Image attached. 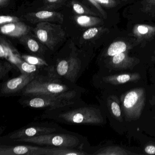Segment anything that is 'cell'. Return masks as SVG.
Instances as JSON below:
<instances>
[{"mask_svg": "<svg viewBox=\"0 0 155 155\" xmlns=\"http://www.w3.org/2000/svg\"><path fill=\"white\" fill-rule=\"evenodd\" d=\"M49 120L69 125H100L105 122L101 108L81 98L71 103L46 110L34 120Z\"/></svg>", "mask_w": 155, "mask_h": 155, "instance_id": "obj_1", "label": "cell"}, {"mask_svg": "<svg viewBox=\"0 0 155 155\" xmlns=\"http://www.w3.org/2000/svg\"><path fill=\"white\" fill-rule=\"evenodd\" d=\"M86 91V89L77 83L47 75L36 77L21 92L20 97L28 95H82Z\"/></svg>", "mask_w": 155, "mask_h": 155, "instance_id": "obj_2", "label": "cell"}, {"mask_svg": "<svg viewBox=\"0 0 155 155\" xmlns=\"http://www.w3.org/2000/svg\"><path fill=\"white\" fill-rule=\"evenodd\" d=\"M20 143L73 149L84 150L87 152L90 147L87 137L66 129L47 135L16 140L6 144Z\"/></svg>", "mask_w": 155, "mask_h": 155, "instance_id": "obj_3", "label": "cell"}, {"mask_svg": "<svg viewBox=\"0 0 155 155\" xmlns=\"http://www.w3.org/2000/svg\"><path fill=\"white\" fill-rule=\"evenodd\" d=\"M86 58L74 51L65 57H59L52 61L50 67L51 76L77 83L87 68Z\"/></svg>", "mask_w": 155, "mask_h": 155, "instance_id": "obj_4", "label": "cell"}, {"mask_svg": "<svg viewBox=\"0 0 155 155\" xmlns=\"http://www.w3.org/2000/svg\"><path fill=\"white\" fill-rule=\"evenodd\" d=\"M88 155L84 150L37 146L31 144L0 143V155Z\"/></svg>", "mask_w": 155, "mask_h": 155, "instance_id": "obj_5", "label": "cell"}, {"mask_svg": "<svg viewBox=\"0 0 155 155\" xmlns=\"http://www.w3.org/2000/svg\"><path fill=\"white\" fill-rule=\"evenodd\" d=\"M64 130L65 129L60 126L58 123L52 120H34L21 128L1 137L0 143L7 144L16 140L47 135Z\"/></svg>", "mask_w": 155, "mask_h": 155, "instance_id": "obj_6", "label": "cell"}, {"mask_svg": "<svg viewBox=\"0 0 155 155\" xmlns=\"http://www.w3.org/2000/svg\"><path fill=\"white\" fill-rule=\"evenodd\" d=\"M82 95H35L22 96L18 102L24 107L35 109L55 108L81 98Z\"/></svg>", "mask_w": 155, "mask_h": 155, "instance_id": "obj_7", "label": "cell"}, {"mask_svg": "<svg viewBox=\"0 0 155 155\" xmlns=\"http://www.w3.org/2000/svg\"><path fill=\"white\" fill-rule=\"evenodd\" d=\"M146 91L144 88L133 89L120 97L121 107L125 117L137 120L141 116L146 102Z\"/></svg>", "mask_w": 155, "mask_h": 155, "instance_id": "obj_8", "label": "cell"}, {"mask_svg": "<svg viewBox=\"0 0 155 155\" xmlns=\"http://www.w3.org/2000/svg\"><path fill=\"white\" fill-rule=\"evenodd\" d=\"M34 32L38 39L52 51L65 36L60 26L49 22H39L34 29Z\"/></svg>", "mask_w": 155, "mask_h": 155, "instance_id": "obj_9", "label": "cell"}, {"mask_svg": "<svg viewBox=\"0 0 155 155\" xmlns=\"http://www.w3.org/2000/svg\"><path fill=\"white\" fill-rule=\"evenodd\" d=\"M36 77L34 74L21 73L18 77L4 81L1 83L0 96L4 97H20L21 92Z\"/></svg>", "mask_w": 155, "mask_h": 155, "instance_id": "obj_10", "label": "cell"}, {"mask_svg": "<svg viewBox=\"0 0 155 155\" xmlns=\"http://www.w3.org/2000/svg\"><path fill=\"white\" fill-rule=\"evenodd\" d=\"M137 60L136 58L129 56L127 51L111 57L109 64L117 69H128L133 68L137 64Z\"/></svg>", "mask_w": 155, "mask_h": 155, "instance_id": "obj_11", "label": "cell"}, {"mask_svg": "<svg viewBox=\"0 0 155 155\" xmlns=\"http://www.w3.org/2000/svg\"><path fill=\"white\" fill-rule=\"evenodd\" d=\"M140 78V74L138 73H133L103 76L100 78L99 80L107 84L120 85L130 81H137Z\"/></svg>", "mask_w": 155, "mask_h": 155, "instance_id": "obj_12", "label": "cell"}, {"mask_svg": "<svg viewBox=\"0 0 155 155\" xmlns=\"http://www.w3.org/2000/svg\"><path fill=\"white\" fill-rule=\"evenodd\" d=\"M27 18L33 22H53L63 21V16L54 12L41 11L27 14Z\"/></svg>", "mask_w": 155, "mask_h": 155, "instance_id": "obj_13", "label": "cell"}, {"mask_svg": "<svg viewBox=\"0 0 155 155\" xmlns=\"http://www.w3.org/2000/svg\"><path fill=\"white\" fill-rule=\"evenodd\" d=\"M29 31V28L20 21L4 24L1 27V31L2 34L15 38L26 35Z\"/></svg>", "mask_w": 155, "mask_h": 155, "instance_id": "obj_14", "label": "cell"}, {"mask_svg": "<svg viewBox=\"0 0 155 155\" xmlns=\"http://www.w3.org/2000/svg\"><path fill=\"white\" fill-rule=\"evenodd\" d=\"M0 57L1 58H5L12 63L17 68L19 63L22 60L21 56L14 48L7 44L4 40L1 39L0 44ZM18 69V68H17Z\"/></svg>", "mask_w": 155, "mask_h": 155, "instance_id": "obj_15", "label": "cell"}, {"mask_svg": "<svg viewBox=\"0 0 155 155\" xmlns=\"http://www.w3.org/2000/svg\"><path fill=\"white\" fill-rule=\"evenodd\" d=\"M50 67L33 65L22 60L17 66V68L21 73L34 74L37 77L50 75Z\"/></svg>", "mask_w": 155, "mask_h": 155, "instance_id": "obj_16", "label": "cell"}, {"mask_svg": "<svg viewBox=\"0 0 155 155\" xmlns=\"http://www.w3.org/2000/svg\"><path fill=\"white\" fill-rule=\"evenodd\" d=\"M90 155H136L118 146H107L99 148L97 149L91 150L89 152Z\"/></svg>", "mask_w": 155, "mask_h": 155, "instance_id": "obj_17", "label": "cell"}, {"mask_svg": "<svg viewBox=\"0 0 155 155\" xmlns=\"http://www.w3.org/2000/svg\"><path fill=\"white\" fill-rule=\"evenodd\" d=\"M133 34L139 39H149L155 35V27L146 24H137L133 28Z\"/></svg>", "mask_w": 155, "mask_h": 155, "instance_id": "obj_18", "label": "cell"}, {"mask_svg": "<svg viewBox=\"0 0 155 155\" xmlns=\"http://www.w3.org/2000/svg\"><path fill=\"white\" fill-rule=\"evenodd\" d=\"M106 104L110 115L120 122H122L121 109L117 97L114 95L109 96L106 100Z\"/></svg>", "mask_w": 155, "mask_h": 155, "instance_id": "obj_19", "label": "cell"}, {"mask_svg": "<svg viewBox=\"0 0 155 155\" xmlns=\"http://www.w3.org/2000/svg\"><path fill=\"white\" fill-rule=\"evenodd\" d=\"M129 49V47L124 41H114L108 48L106 56L112 57L117 54L127 51Z\"/></svg>", "mask_w": 155, "mask_h": 155, "instance_id": "obj_20", "label": "cell"}, {"mask_svg": "<svg viewBox=\"0 0 155 155\" xmlns=\"http://www.w3.org/2000/svg\"><path fill=\"white\" fill-rule=\"evenodd\" d=\"M76 20L78 25L83 27L97 26L102 22L101 19L87 15H81L77 17Z\"/></svg>", "mask_w": 155, "mask_h": 155, "instance_id": "obj_21", "label": "cell"}, {"mask_svg": "<svg viewBox=\"0 0 155 155\" xmlns=\"http://www.w3.org/2000/svg\"><path fill=\"white\" fill-rule=\"evenodd\" d=\"M21 57L22 59L24 61L33 65L46 67H50L51 65V63L49 61L38 56L23 55Z\"/></svg>", "mask_w": 155, "mask_h": 155, "instance_id": "obj_22", "label": "cell"}, {"mask_svg": "<svg viewBox=\"0 0 155 155\" xmlns=\"http://www.w3.org/2000/svg\"><path fill=\"white\" fill-rule=\"evenodd\" d=\"M16 68L12 63L9 61H1L0 63V79L4 81L8 79L9 73Z\"/></svg>", "mask_w": 155, "mask_h": 155, "instance_id": "obj_23", "label": "cell"}, {"mask_svg": "<svg viewBox=\"0 0 155 155\" xmlns=\"http://www.w3.org/2000/svg\"><path fill=\"white\" fill-rule=\"evenodd\" d=\"M141 5L143 12L151 15L155 14V0H143Z\"/></svg>", "mask_w": 155, "mask_h": 155, "instance_id": "obj_24", "label": "cell"}, {"mask_svg": "<svg viewBox=\"0 0 155 155\" xmlns=\"http://www.w3.org/2000/svg\"><path fill=\"white\" fill-rule=\"evenodd\" d=\"M101 28H91L88 29L83 33V38L85 40H89L95 38L102 30Z\"/></svg>", "mask_w": 155, "mask_h": 155, "instance_id": "obj_25", "label": "cell"}, {"mask_svg": "<svg viewBox=\"0 0 155 155\" xmlns=\"http://www.w3.org/2000/svg\"><path fill=\"white\" fill-rule=\"evenodd\" d=\"M20 21V19L18 18L13 16H4L2 15L0 17V24L1 25L9 23H14V22Z\"/></svg>", "mask_w": 155, "mask_h": 155, "instance_id": "obj_26", "label": "cell"}, {"mask_svg": "<svg viewBox=\"0 0 155 155\" xmlns=\"http://www.w3.org/2000/svg\"><path fill=\"white\" fill-rule=\"evenodd\" d=\"M73 9L77 14L79 15H84L85 14H94V13L91 12L90 11L88 10L87 9H85L81 4L78 3H75L73 4Z\"/></svg>", "mask_w": 155, "mask_h": 155, "instance_id": "obj_27", "label": "cell"}, {"mask_svg": "<svg viewBox=\"0 0 155 155\" xmlns=\"http://www.w3.org/2000/svg\"><path fill=\"white\" fill-rule=\"evenodd\" d=\"M96 1L101 6L107 8H112L116 7L117 2L115 0H96Z\"/></svg>", "mask_w": 155, "mask_h": 155, "instance_id": "obj_28", "label": "cell"}, {"mask_svg": "<svg viewBox=\"0 0 155 155\" xmlns=\"http://www.w3.org/2000/svg\"><path fill=\"white\" fill-rule=\"evenodd\" d=\"M88 1L94 7L96 8L98 11L101 14V15H102V17H103L104 18H107V13H106L105 11L102 9L101 6L96 1V0H88Z\"/></svg>", "mask_w": 155, "mask_h": 155, "instance_id": "obj_29", "label": "cell"}, {"mask_svg": "<svg viewBox=\"0 0 155 155\" xmlns=\"http://www.w3.org/2000/svg\"><path fill=\"white\" fill-rule=\"evenodd\" d=\"M144 151L147 154L154 155L155 154V146L152 145H147L145 147Z\"/></svg>", "mask_w": 155, "mask_h": 155, "instance_id": "obj_30", "label": "cell"}, {"mask_svg": "<svg viewBox=\"0 0 155 155\" xmlns=\"http://www.w3.org/2000/svg\"><path fill=\"white\" fill-rule=\"evenodd\" d=\"M9 2V0H0V6L1 8L7 6Z\"/></svg>", "mask_w": 155, "mask_h": 155, "instance_id": "obj_31", "label": "cell"}, {"mask_svg": "<svg viewBox=\"0 0 155 155\" xmlns=\"http://www.w3.org/2000/svg\"><path fill=\"white\" fill-rule=\"evenodd\" d=\"M48 3L50 4H55V3H58L60 0H46Z\"/></svg>", "mask_w": 155, "mask_h": 155, "instance_id": "obj_32", "label": "cell"}, {"mask_svg": "<svg viewBox=\"0 0 155 155\" xmlns=\"http://www.w3.org/2000/svg\"><path fill=\"white\" fill-rule=\"evenodd\" d=\"M120 1H126L127 0H120Z\"/></svg>", "mask_w": 155, "mask_h": 155, "instance_id": "obj_33", "label": "cell"}, {"mask_svg": "<svg viewBox=\"0 0 155 155\" xmlns=\"http://www.w3.org/2000/svg\"></svg>", "mask_w": 155, "mask_h": 155, "instance_id": "obj_34", "label": "cell"}]
</instances>
